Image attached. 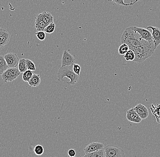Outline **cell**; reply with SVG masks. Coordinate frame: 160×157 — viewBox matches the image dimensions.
<instances>
[{
  "label": "cell",
  "mask_w": 160,
  "mask_h": 157,
  "mask_svg": "<svg viewBox=\"0 0 160 157\" xmlns=\"http://www.w3.org/2000/svg\"><path fill=\"white\" fill-rule=\"evenodd\" d=\"M156 49L153 42H149L144 40H142L141 45L132 50L135 55L133 62L142 63L153 55Z\"/></svg>",
  "instance_id": "6da1fadb"
},
{
  "label": "cell",
  "mask_w": 160,
  "mask_h": 157,
  "mask_svg": "<svg viewBox=\"0 0 160 157\" xmlns=\"http://www.w3.org/2000/svg\"><path fill=\"white\" fill-rule=\"evenodd\" d=\"M140 35L135 31L133 27L127 28L121 37V43L126 44L129 46V49L132 50L139 46L142 42Z\"/></svg>",
  "instance_id": "7a4b0ae2"
},
{
  "label": "cell",
  "mask_w": 160,
  "mask_h": 157,
  "mask_svg": "<svg viewBox=\"0 0 160 157\" xmlns=\"http://www.w3.org/2000/svg\"><path fill=\"white\" fill-rule=\"evenodd\" d=\"M57 77L58 81H64V78L67 77L69 79L70 81L67 82L69 85L73 86L77 83L79 78V76H78L73 71V65L61 67L57 74Z\"/></svg>",
  "instance_id": "3957f363"
},
{
  "label": "cell",
  "mask_w": 160,
  "mask_h": 157,
  "mask_svg": "<svg viewBox=\"0 0 160 157\" xmlns=\"http://www.w3.org/2000/svg\"><path fill=\"white\" fill-rule=\"evenodd\" d=\"M104 149L106 157H126L123 150L118 146L108 145Z\"/></svg>",
  "instance_id": "277c9868"
},
{
  "label": "cell",
  "mask_w": 160,
  "mask_h": 157,
  "mask_svg": "<svg viewBox=\"0 0 160 157\" xmlns=\"http://www.w3.org/2000/svg\"><path fill=\"white\" fill-rule=\"evenodd\" d=\"M21 72L17 68H8L2 75V78L5 83L11 82L16 80Z\"/></svg>",
  "instance_id": "5b68a950"
},
{
  "label": "cell",
  "mask_w": 160,
  "mask_h": 157,
  "mask_svg": "<svg viewBox=\"0 0 160 157\" xmlns=\"http://www.w3.org/2000/svg\"><path fill=\"white\" fill-rule=\"evenodd\" d=\"M4 57L9 68H17L18 66L19 59L17 54L9 53L6 54Z\"/></svg>",
  "instance_id": "8992f818"
},
{
  "label": "cell",
  "mask_w": 160,
  "mask_h": 157,
  "mask_svg": "<svg viewBox=\"0 0 160 157\" xmlns=\"http://www.w3.org/2000/svg\"><path fill=\"white\" fill-rule=\"evenodd\" d=\"M134 29L140 35L141 38L149 42H153L152 33L147 29L133 27Z\"/></svg>",
  "instance_id": "52a82bcc"
},
{
  "label": "cell",
  "mask_w": 160,
  "mask_h": 157,
  "mask_svg": "<svg viewBox=\"0 0 160 157\" xmlns=\"http://www.w3.org/2000/svg\"><path fill=\"white\" fill-rule=\"evenodd\" d=\"M75 59L72 55L69 53L67 50L63 53L62 59V67L72 66L75 64Z\"/></svg>",
  "instance_id": "ba28073f"
},
{
  "label": "cell",
  "mask_w": 160,
  "mask_h": 157,
  "mask_svg": "<svg viewBox=\"0 0 160 157\" xmlns=\"http://www.w3.org/2000/svg\"><path fill=\"white\" fill-rule=\"evenodd\" d=\"M126 117L129 121L135 123H140L142 120L136 112L134 108H132L128 110Z\"/></svg>",
  "instance_id": "9c48e42d"
},
{
  "label": "cell",
  "mask_w": 160,
  "mask_h": 157,
  "mask_svg": "<svg viewBox=\"0 0 160 157\" xmlns=\"http://www.w3.org/2000/svg\"><path fill=\"white\" fill-rule=\"evenodd\" d=\"M10 38L9 33L5 29L0 28V49L8 43Z\"/></svg>",
  "instance_id": "30bf717a"
},
{
  "label": "cell",
  "mask_w": 160,
  "mask_h": 157,
  "mask_svg": "<svg viewBox=\"0 0 160 157\" xmlns=\"http://www.w3.org/2000/svg\"><path fill=\"white\" fill-rule=\"evenodd\" d=\"M134 109L142 120H145L148 117V108L142 104H138L137 105L135 106Z\"/></svg>",
  "instance_id": "8fae6325"
},
{
  "label": "cell",
  "mask_w": 160,
  "mask_h": 157,
  "mask_svg": "<svg viewBox=\"0 0 160 157\" xmlns=\"http://www.w3.org/2000/svg\"><path fill=\"white\" fill-rule=\"evenodd\" d=\"M152 30V37H153V42L155 47L157 48L158 46L160 45V29L157 27L153 26H149L147 27V29Z\"/></svg>",
  "instance_id": "7c38bea8"
},
{
  "label": "cell",
  "mask_w": 160,
  "mask_h": 157,
  "mask_svg": "<svg viewBox=\"0 0 160 157\" xmlns=\"http://www.w3.org/2000/svg\"><path fill=\"white\" fill-rule=\"evenodd\" d=\"M104 145L102 143L99 142H92L88 144L84 149L85 154L93 152L96 151L104 149Z\"/></svg>",
  "instance_id": "4fadbf2b"
},
{
  "label": "cell",
  "mask_w": 160,
  "mask_h": 157,
  "mask_svg": "<svg viewBox=\"0 0 160 157\" xmlns=\"http://www.w3.org/2000/svg\"><path fill=\"white\" fill-rule=\"evenodd\" d=\"M37 16L43 21L47 25L54 22L53 16L48 12H43L38 14Z\"/></svg>",
  "instance_id": "5bb4252c"
},
{
  "label": "cell",
  "mask_w": 160,
  "mask_h": 157,
  "mask_svg": "<svg viewBox=\"0 0 160 157\" xmlns=\"http://www.w3.org/2000/svg\"><path fill=\"white\" fill-rule=\"evenodd\" d=\"M150 110L151 113L156 118L157 122L160 123V104H158L156 106L152 104L150 107Z\"/></svg>",
  "instance_id": "9a60e30c"
},
{
  "label": "cell",
  "mask_w": 160,
  "mask_h": 157,
  "mask_svg": "<svg viewBox=\"0 0 160 157\" xmlns=\"http://www.w3.org/2000/svg\"><path fill=\"white\" fill-rule=\"evenodd\" d=\"M41 82V76L39 75L34 74L32 78L28 82L30 87H37L39 86Z\"/></svg>",
  "instance_id": "2e32d148"
},
{
  "label": "cell",
  "mask_w": 160,
  "mask_h": 157,
  "mask_svg": "<svg viewBox=\"0 0 160 157\" xmlns=\"http://www.w3.org/2000/svg\"><path fill=\"white\" fill-rule=\"evenodd\" d=\"M35 20L36 21H35V27L37 30V32L44 31L45 28L48 25L46 24L44 22L42 21L38 16L36 17Z\"/></svg>",
  "instance_id": "e0dca14e"
},
{
  "label": "cell",
  "mask_w": 160,
  "mask_h": 157,
  "mask_svg": "<svg viewBox=\"0 0 160 157\" xmlns=\"http://www.w3.org/2000/svg\"><path fill=\"white\" fill-rule=\"evenodd\" d=\"M85 156L88 157H106L104 148L93 152L86 153Z\"/></svg>",
  "instance_id": "ac0fdd59"
},
{
  "label": "cell",
  "mask_w": 160,
  "mask_h": 157,
  "mask_svg": "<svg viewBox=\"0 0 160 157\" xmlns=\"http://www.w3.org/2000/svg\"><path fill=\"white\" fill-rule=\"evenodd\" d=\"M8 68L4 57L2 56H0V75L3 73Z\"/></svg>",
  "instance_id": "d6986e66"
},
{
  "label": "cell",
  "mask_w": 160,
  "mask_h": 157,
  "mask_svg": "<svg viewBox=\"0 0 160 157\" xmlns=\"http://www.w3.org/2000/svg\"><path fill=\"white\" fill-rule=\"evenodd\" d=\"M18 69L19 70L20 72L24 73L28 70L27 64H26V59H20L18 65Z\"/></svg>",
  "instance_id": "ffe728a7"
},
{
  "label": "cell",
  "mask_w": 160,
  "mask_h": 157,
  "mask_svg": "<svg viewBox=\"0 0 160 157\" xmlns=\"http://www.w3.org/2000/svg\"><path fill=\"white\" fill-rule=\"evenodd\" d=\"M33 71H30V70H27V71L23 73L22 78L23 81L25 82H28L30 79L32 78L34 75Z\"/></svg>",
  "instance_id": "44dd1931"
},
{
  "label": "cell",
  "mask_w": 160,
  "mask_h": 157,
  "mask_svg": "<svg viewBox=\"0 0 160 157\" xmlns=\"http://www.w3.org/2000/svg\"><path fill=\"white\" fill-rule=\"evenodd\" d=\"M124 57L128 61H133L135 58V53L132 50H129L124 56Z\"/></svg>",
  "instance_id": "7402d4cb"
},
{
  "label": "cell",
  "mask_w": 160,
  "mask_h": 157,
  "mask_svg": "<svg viewBox=\"0 0 160 157\" xmlns=\"http://www.w3.org/2000/svg\"><path fill=\"white\" fill-rule=\"evenodd\" d=\"M108 1L109 2H113L117 4L120 5V6H126V7H127V6H132V5L135 4L137 2H138L140 0H136L134 2H132L129 4L125 3L124 2V0H108Z\"/></svg>",
  "instance_id": "603a6c76"
},
{
  "label": "cell",
  "mask_w": 160,
  "mask_h": 157,
  "mask_svg": "<svg viewBox=\"0 0 160 157\" xmlns=\"http://www.w3.org/2000/svg\"><path fill=\"white\" fill-rule=\"evenodd\" d=\"M55 28H56V24L53 22L48 25L45 28L44 32L46 33L52 34L54 32Z\"/></svg>",
  "instance_id": "cb8c5ba5"
},
{
  "label": "cell",
  "mask_w": 160,
  "mask_h": 157,
  "mask_svg": "<svg viewBox=\"0 0 160 157\" xmlns=\"http://www.w3.org/2000/svg\"><path fill=\"white\" fill-rule=\"evenodd\" d=\"M129 46L126 44H122L118 49V53L120 55H125L129 50Z\"/></svg>",
  "instance_id": "d4e9b609"
},
{
  "label": "cell",
  "mask_w": 160,
  "mask_h": 157,
  "mask_svg": "<svg viewBox=\"0 0 160 157\" xmlns=\"http://www.w3.org/2000/svg\"><path fill=\"white\" fill-rule=\"evenodd\" d=\"M33 151L37 155L41 156L44 152V149L42 146L37 145L34 148Z\"/></svg>",
  "instance_id": "484cf974"
},
{
  "label": "cell",
  "mask_w": 160,
  "mask_h": 157,
  "mask_svg": "<svg viewBox=\"0 0 160 157\" xmlns=\"http://www.w3.org/2000/svg\"><path fill=\"white\" fill-rule=\"evenodd\" d=\"M26 64H27L28 70H30L32 71H36V66L32 61L29 59H26Z\"/></svg>",
  "instance_id": "4316f807"
},
{
  "label": "cell",
  "mask_w": 160,
  "mask_h": 157,
  "mask_svg": "<svg viewBox=\"0 0 160 157\" xmlns=\"http://www.w3.org/2000/svg\"><path fill=\"white\" fill-rule=\"evenodd\" d=\"M38 38L40 41H44L46 39V33L44 31H38L35 33Z\"/></svg>",
  "instance_id": "83f0119b"
},
{
  "label": "cell",
  "mask_w": 160,
  "mask_h": 157,
  "mask_svg": "<svg viewBox=\"0 0 160 157\" xmlns=\"http://www.w3.org/2000/svg\"><path fill=\"white\" fill-rule=\"evenodd\" d=\"M73 71L78 76H80L81 73V67L78 64H74L73 65Z\"/></svg>",
  "instance_id": "f1b7e54d"
},
{
  "label": "cell",
  "mask_w": 160,
  "mask_h": 157,
  "mask_svg": "<svg viewBox=\"0 0 160 157\" xmlns=\"http://www.w3.org/2000/svg\"><path fill=\"white\" fill-rule=\"evenodd\" d=\"M68 154V155L70 157H75L76 155V152L75 150L71 149V150H69Z\"/></svg>",
  "instance_id": "f546056e"
},
{
  "label": "cell",
  "mask_w": 160,
  "mask_h": 157,
  "mask_svg": "<svg viewBox=\"0 0 160 157\" xmlns=\"http://www.w3.org/2000/svg\"><path fill=\"white\" fill-rule=\"evenodd\" d=\"M88 157L86 156H83V157Z\"/></svg>",
  "instance_id": "4dcf8cb0"
}]
</instances>
